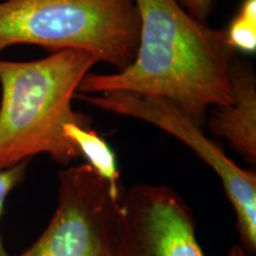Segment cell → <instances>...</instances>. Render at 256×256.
I'll list each match as a JSON object with an SVG mask.
<instances>
[{"label":"cell","instance_id":"3957f363","mask_svg":"<svg viewBox=\"0 0 256 256\" xmlns=\"http://www.w3.org/2000/svg\"><path fill=\"white\" fill-rule=\"evenodd\" d=\"M139 31L134 0L0 2V51L18 44L80 50L121 72L136 57Z\"/></svg>","mask_w":256,"mask_h":256},{"label":"cell","instance_id":"7c38bea8","mask_svg":"<svg viewBox=\"0 0 256 256\" xmlns=\"http://www.w3.org/2000/svg\"><path fill=\"white\" fill-rule=\"evenodd\" d=\"M229 256H250V254H248V252L242 248V246L236 244L230 248Z\"/></svg>","mask_w":256,"mask_h":256},{"label":"cell","instance_id":"5b68a950","mask_svg":"<svg viewBox=\"0 0 256 256\" xmlns=\"http://www.w3.org/2000/svg\"><path fill=\"white\" fill-rule=\"evenodd\" d=\"M76 98L95 107L154 124L191 148L220 178L224 192L236 215L242 248L248 254L256 252V174L244 170L224 153L218 144L204 133L203 127L176 107L156 96L130 92L100 95L76 94Z\"/></svg>","mask_w":256,"mask_h":256},{"label":"cell","instance_id":"6da1fadb","mask_svg":"<svg viewBox=\"0 0 256 256\" xmlns=\"http://www.w3.org/2000/svg\"><path fill=\"white\" fill-rule=\"evenodd\" d=\"M140 18L133 62L114 74L88 72L80 94L130 92L164 98L198 126L208 112L232 101L230 69L236 51L226 30L188 14L177 0H134Z\"/></svg>","mask_w":256,"mask_h":256},{"label":"cell","instance_id":"7a4b0ae2","mask_svg":"<svg viewBox=\"0 0 256 256\" xmlns=\"http://www.w3.org/2000/svg\"><path fill=\"white\" fill-rule=\"evenodd\" d=\"M98 60L80 50H60L44 58H0V168L48 154L68 166L80 158L64 133L66 124L92 127V118L74 110L80 83Z\"/></svg>","mask_w":256,"mask_h":256},{"label":"cell","instance_id":"277c9868","mask_svg":"<svg viewBox=\"0 0 256 256\" xmlns=\"http://www.w3.org/2000/svg\"><path fill=\"white\" fill-rule=\"evenodd\" d=\"M114 186L87 164L58 174L57 206L46 230L14 256H120V203Z\"/></svg>","mask_w":256,"mask_h":256},{"label":"cell","instance_id":"30bf717a","mask_svg":"<svg viewBox=\"0 0 256 256\" xmlns=\"http://www.w3.org/2000/svg\"><path fill=\"white\" fill-rule=\"evenodd\" d=\"M28 164H30V160H26V162H23L8 168H0V220H2V214H4L6 200H8L10 194L24 182ZM0 256H14L6 250L2 238V234H0Z\"/></svg>","mask_w":256,"mask_h":256},{"label":"cell","instance_id":"9c48e42d","mask_svg":"<svg viewBox=\"0 0 256 256\" xmlns=\"http://www.w3.org/2000/svg\"><path fill=\"white\" fill-rule=\"evenodd\" d=\"M226 38L235 51L252 54L256 50V0H243L232 19Z\"/></svg>","mask_w":256,"mask_h":256},{"label":"cell","instance_id":"8992f818","mask_svg":"<svg viewBox=\"0 0 256 256\" xmlns=\"http://www.w3.org/2000/svg\"><path fill=\"white\" fill-rule=\"evenodd\" d=\"M120 256H206L192 210L177 191L168 185L124 188Z\"/></svg>","mask_w":256,"mask_h":256},{"label":"cell","instance_id":"8fae6325","mask_svg":"<svg viewBox=\"0 0 256 256\" xmlns=\"http://www.w3.org/2000/svg\"><path fill=\"white\" fill-rule=\"evenodd\" d=\"M178 4L188 14L197 19L200 23H206L209 16L215 10V0H177Z\"/></svg>","mask_w":256,"mask_h":256},{"label":"cell","instance_id":"52a82bcc","mask_svg":"<svg viewBox=\"0 0 256 256\" xmlns=\"http://www.w3.org/2000/svg\"><path fill=\"white\" fill-rule=\"evenodd\" d=\"M232 101L208 112L206 124L246 162H256V75L247 60H234L230 69Z\"/></svg>","mask_w":256,"mask_h":256},{"label":"cell","instance_id":"ba28073f","mask_svg":"<svg viewBox=\"0 0 256 256\" xmlns=\"http://www.w3.org/2000/svg\"><path fill=\"white\" fill-rule=\"evenodd\" d=\"M64 133L78 147L80 156L88 162L90 168L101 178L110 182L114 186L121 183L120 171L118 168L116 156L112 147L104 138L98 136L92 127L82 126L78 124H66Z\"/></svg>","mask_w":256,"mask_h":256}]
</instances>
